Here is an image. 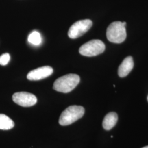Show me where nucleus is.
<instances>
[{
	"mask_svg": "<svg viewBox=\"0 0 148 148\" xmlns=\"http://www.w3.org/2000/svg\"><path fill=\"white\" fill-rule=\"evenodd\" d=\"M79 76L75 74H69L56 79L53 84V89L64 93H69L79 84Z\"/></svg>",
	"mask_w": 148,
	"mask_h": 148,
	"instance_id": "f257e3e1",
	"label": "nucleus"
},
{
	"mask_svg": "<svg viewBox=\"0 0 148 148\" xmlns=\"http://www.w3.org/2000/svg\"><path fill=\"white\" fill-rule=\"evenodd\" d=\"M126 22L114 21L111 23L106 30V37L111 42L121 43L127 36Z\"/></svg>",
	"mask_w": 148,
	"mask_h": 148,
	"instance_id": "f03ea898",
	"label": "nucleus"
},
{
	"mask_svg": "<svg viewBox=\"0 0 148 148\" xmlns=\"http://www.w3.org/2000/svg\"><path fill=\"white\" fill-rule=\"evenodd\" d=\"M85 109L81 106H70L63 111L59 120L61 126H68L79 120L84 115Z\"/></svg>",
	"mask_w": 148,
	"mask_h": 148,
	"instance_id": "7ed1b4c3",
	"label": "nucleus"
},
{
	"mask_svg": "<svg viewBox=\"0 0 148 148\" xmlns=\"http://www.w3.org/2000/svg\"><path fill=\"white\" fill-rule=\"evenodd\" d=\"M106 46L103 42L99 40H93L81 46L79 53L86 57H94L104 52Z\"/></svg>",
	"mask_w": 148,
	"mask_h": 148,
	"instance_id": "20e7f679",
	"label": "nucleus"
},
{
	"mask_svg": "<svg viewBox=\"0 0 148 148\" xmlns=\"http://www.w3.org/2000/svg\"><path fill=\"white\" fill-rule=\"evenodd\" d=\"M92 21L90 19L80 20L75 22L69 29L68 36L75 39L79 37L88 32L92 26Z\"/></svg>",
	"mask_w": 148,
	"mask_h": 148,
	"instance_id": "39448f33",
	"label": "nucleus"
},
{
	"mask_svg": "<svg viewBox=\"0 0 148 148\" xmlns=\"http://www.w3.org/2000/svg\"><path fill=\"white\" fill-rule=\"evenodd\" d=\"M12 99L16 104L23 107H30L34 106L37 101L35 95L26 92L15 93L12 96Z\"/></svg>",
	"mask_w": 148,
	"mask_h": 148,
	"instance_id": "423d86ee",
	"label": "nucleus"
},
{
	"mask_svg": "<svg viewBox=\"0 0 148 148\" xmlns=\"http://www.w3.org/2000/svg\"><path fill=\"white\" fill-rule=\"evenodd\" d=\"M52 68L49 66H45L30 71L27 75V79L30 81H38L44 79L53 73Z\"/></svg>",
	"mask_w": 148,
	"mask_h": 148,
	"instance_id": "0eeeda50",
	"label": "nucleus"
},
{
	"mask_svg": "<svg viewBox=\"0 0 148 148\" xmlns=\"http://www.w3.org/2000/svg\"><path fill=\"white\" fill-rule=\"evenodd\" d=\"M134 66L133 59L132 57L128 56L122 62L118 69V74L120 77L127 76L132 71Z\"/></svg>",
	"mask_w": 148,
	"mask_h": 148,
	"instance_id": "6e6552de",
	"label": "nucleus"
},
{
	"mask_svg": "<svg viewBox=\"0 0 148 148\" xmlns=\"http://www.w3.org/2000/svg\"><path fill=\"white\" fill-rule=\"evenodd\" d=\"M118 120V116L115 112H110L106 115L103 121V127L104 130L109 131L114 127Z\"/></svg>",
	"mask_w": 148,
	"mask_h": 148,
	"instance_id": "1a4fd4ad",
	"label": "nucleus"
},
{
	"mask_svg": "<svg viewBox=\"0 0 148 148\" xmlns=\"http://www.w3.org/2000/svg\"><path fill=\"white\" fill-rule=\"evenodd\" d=\"M14 126V122L5 114H0V130H9Z\"/></svg>",
	"mask_w": 148,
	"mask_h": 148,
	"instance_id": "9d476101",
	"label": "nucleus"
},
{
	"mask_svg": "<svg viewBox=\"0 0 148 148\" xmlns=\"http://www.w3.org/2000/svg\"><path fill=\"white\" fill-rule=\"evenodd\" d=\"M27 40L32 45L40 46L42 43V38L39 32L34 31L29 35Z\"/></svg>",
	"mask_w": 148,
	"mask_h": 148,
	"instance_id": "9b49d317",
	"label": "nucleus"
},
{
	"mask_svg": "<svg viewBox=\"0 0 148 148\" xmlns=\"http://www.w3.org/2000/svg\"><path fill=\"white\" fill-rule=\"evenodd\" d=\"M11 57L10 54L6 53L2 54L0 56V65H6L10 61Z\"/></svg>",
	"mask_w": 148,
	"mask_h": 148,
	"instance_id": "f8f14e48",
	"label": "nucleus"
},
{
	"mask_svg": "<svg viewBox=\"0 0 148 148\" xmlns=\"http://www.w3.org/2000/svg\"><path fill=\"white\" fill-rule=\"evenodd\" d=\"M142 148H148V146H147V147H143Z\"/></svg>",
	"mask_w": 148,
	"mask_h": 148,
	"instance_id": "ddd939ff",
	"label": "nucleus"
},
{
	"mask_svg": "<svg viewBox=\"0 0 148 148\" xmlns=\"http://www.w3.org/2000/svg\"><path fill=\"white\" fill-rule=\"evenodd\" d=\"M147 99H148V98H147Z\"/></svg>",
	"mask_w": 148,
	"mask_h": 148,
	"instance_id": "4468645a",
	"label": "nucleus"
}]
</instances>
